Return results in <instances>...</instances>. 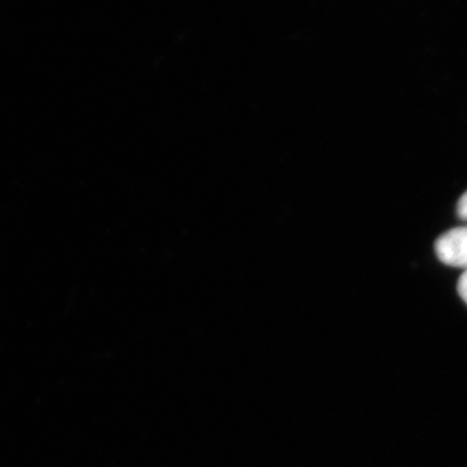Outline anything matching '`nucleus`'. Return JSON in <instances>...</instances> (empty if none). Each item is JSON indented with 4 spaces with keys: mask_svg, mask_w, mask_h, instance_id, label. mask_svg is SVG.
<instances>
[{
    "mask_svg": "<svg viewBox=\"0 0 467 467\" xmlns=\"http://www.w3.org/2000/svg\"><path fill=\"white\" fill-rule=\"evenodd\" d=\"M435 253L443 265L467 270V227L443 234L435 243Z\"/></svg>",
    "mask_w": 467,
    "mask_h": 467,
    "instance_id": "obj_1",
    "label": "nucleus"
},
{
    "mask_svg": "<svg viewBox=\"0 0 467 467\" xmlns=\"http://www.w3.org/2000/svg\"><path fill=\"white\" fill-rule=\"evenodd\" d=\"M458 292L467 305V270L461 275L458 283Z\"/></svg>",
    "mask_w": 467,
    "mask_h": 467,
    "instance_id": "obj_2",
    "label": "nucleus"
},
{
    "mask_svg": "<svg viewBox=\"0 0 467 467\" xmlns=\"http://www.w3.org/2000/svg\"><path fill=\"white\" fill-rule=\"evenodd\" d=\"M457 212L461 220L467 221V192L460 198Z\"/></svg>",
    "mask_w": 467,
    "mask_h": 467,
    "instance_id": "obj_3",
    "label": "nucleus"
}]
</instances>
